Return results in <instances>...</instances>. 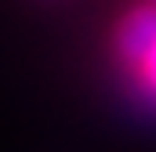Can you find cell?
<instances>
[{"label":"cell","instance_id":"cell-2","mask_svg":"<svg viewBox=\"0 0 156 152\" xmlns=\"http://www.w3.org/2000/svg\"><path fill=\"white\" fill-rule=\"evenodd\" d=\"M142 69H145V83H149V87L156 91V47H153V54L142 62Z\"/></svg>","mask_w":156,"mask_h":152},{"label":"cell","instance_id":"cell-1","mask_svg":"<svg viewBox=\"0 0 156 152\" xmlns=\"http://www.w3.org/2000/svg\"><path fill=\"white\" fill-rule=\"evenodd\" d=\"M153 47H156V7H138V11H131V15L120 22L116 51L127 62L142 65V62L153 54Z\"/></svg>","mask_w":156,"mask_h":152}]
</instances>
